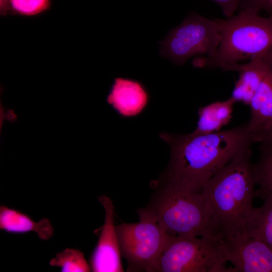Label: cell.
<instances>
[{
  "instance_id": "8fae6325",
  "label": "cell",
  "mask_w": 272,
  "mask_h": 272,
  "mask_svg": "<svg viewBox=\"0 0 272 272\" xmlns=\"http://www.w3.org/2000/svg\"><path fill=\"white\" fill-rule=\"evenodd\" d=\"M269 66L267 57L258 58L246 63L228 64L220 69L224 71H236L239 78L235 83L231 97L236 102L249 105Z\"/></svg>"
},
{
  "instance_id": "7c38bea8",
  "label": "cell",
  "mask_w": 272,
  "mask_h": 272,
  "mask_svg": "<svg viewBox=\"0 0 272 272\" xmlns=\"http://www.w3.org/2000/svg\"><path fill=\"white\" fill-rule=\"evenodd\" d=\"M148 93L139 82L118 77L114 80L107 101L121 115L133 116L140 113L147 105Z\"/></svg>"
},
{
  "instance_id": "4fadbf2b",
  "label": "cell",
  "mask_w": 272,
  "mask_h": 272,
  "mask_svg": "<svg viewBox=\"0 0 272 272\" xmlns=\"http://www.w3.org/2000/svg\"><path fill=\"white\" fill-rule=\"evenodd\" d=\"M0 229L12 233L35 232L44 240L53 234V228L48 219L43 218L35 222L27 215L3 206L0 207Z\"/></svg>"
},
{
  "instance_id": "8992f818",
  "label": "cell",
  "mask_w": 272,
  "mask_h": 272,
  "mask_svg": "<svg viewBox=\"0 0 272 272\" xmlns=\"http://www.w3.org/2000/svg\"><path fill=\"white\" fill-rule=\"evenodd\" d=\"M138 213V222L116 226L121 255L127 262L128 271L154 272L171 236L143 208Z\"/></svg>"
},
{
  "instance_id": "2e32d148",
  "label": "cell",
  "mask_w": 272,
  "mask_h": 272,
  "mask_svg": "<svg viewBox=\"0 0 272 272\" xmlns=\"http://www.w3.org/2000/svg\"><path fill=\"white\" fill-rule=\"evenodd\" d=\"M253 171L256 184L258 185L255 197L272 199V149L261 145L259 158L253 164Z\"/></svg>"
},
{
  "instance_id": "ba28073f",
  "label": "cell",
  "mask_w": 272,
  "mask_h": 272,
  "mask_svg": "<svg viewBox=\"0 0 272 272\" xmlns=\"http://www.w3.org/2000/svg\"><path fill=\"white\" fill-rule=\"evenodd\" d=\"M227 261L232 272H272V248L245 231L222 239Z\"/></svg>"
},
{
  "instance_id": "ffe728a7",
  "label": "cell",
  "mask_w": 272,
  "mask_h": 272,
  "mask_svg": "<svg viewBox=\"0 0 272 272\" xmlns=\"http://www.w3.org/2000/svg\"><path fill=\"white\" fill-rule=\"evenodd\" d=\"M249 4L259 12L263 10L272 17V0H249Z\"/></svg>"
},
{
  "instance_id": "44dd1931",
  "label": "cell",
  "mask_w": 272,
  "mask_h": 272,
  "mask_svg": "<svg viewBox=\"0 0 272 272\" xmlns=\"http://www.w3.org/2000/svg\"><path fill=\"white\" fill-rule=\"evenodd\" d=\"M0 10L2 15L9 13L8 0H0Z\"/></svg>"
},
{
  "instance_id": "603a6c76",
  "label": "cell",
  "mask_w": 272,
  "mask_h": 272,
  "mask_svg": "<svg viewBox=\"0 0 272 272\" xmlns=\"http://www.w3.org/2000/svg\"><path fill=\"white\" fill-rule=\"evenodd\" d=\"M266 57L269 62L272 64V51Z\"/></svg>"
},
{
  "instance_id": "d6986e66",
  "label": "cell",
  "mask_w": 272,
  "mask_h": 272,
  "mask_svg": "<svg viewBox=\"0 0 272 272\" xmlns=\"http://www.w3.org/2000/svg\"><path fill=\"white\" fill-rule=\"evenodd\" d=\"M217 4L227 18L234 14L235 12L240 7L244 0H211Z\"/></svg>"
},
{
  "instance_id": "52a82bcc",
  "label": "cell",
  "mask_w": 272,
  "mask_h": 272,
  "mask_svg": "<svg viewBox=\"0 0 272 272\" xmlns=\"http://www.w3.org/2000/svg\"><path fill=\"white\" fill-rule=\"evenodd\" d=\"M221 39L217 18L209 19L191 13L159 42L160 53L177 65L196 56L214 55Z\"/></svg>"
},
{
  "instance_id": "ac0fdd59",
  "label": "cell",
  "mask_w": 272,
  "mask_h": 272,
  "mask_svg": "<svg viewBox=\"0 0 272 272\" xmlns=\"http://www.w3.org/2000/svg\"><path fill=\"white\" fill-rule=\"evenodd\" d=\"M9 14L33 16L48 9L50 0H8Z\"/></svg>"
},
{
  "instance_id": "3957f363",
  "label": "cell",
  "mask_w": 272,
  "mask_h": 272,
  "mask_svg": "<svg viewBox=\"0 0 272 272\" xmlns=\"http://www.w3.org/2000/svg\"><path fill=\"white\" fill-rule=\"evenodd\" d=\"M226 19H218L221 39L215 54L198 57L193 65L198 67L222 66L267 56L272 51V17H263L249 7Z\"/></svg>"
},
{
  "instance_id": "5bb4252c",
  "label": "cell",
  "mask_w": 272,
  "mask_h": 272,
  "mask_svg": "<svg viewBox=\"0 0 272 272\" xmlns=\"http://www.w3.org/2000/svg\"><path fill=\"white\" fill-rule=\"evenodd\" d=\"M236 103L231 97L199 108V119L194 132L207 134L219 131L232 118L233 105Z\"/></svg>"
},
{
  "instance_id": "7402d4cb",
  "label": "cell",
  "mask_w": 272,
  "mask_h": 272,
  "mask_svg": "<svg viewBox=\"0 0 272 272\" xmlns=\"http://www.w3.org/2000/svg\"><path fill=\"white\" fill-rule=\"evenodd\" d=\"M261 143V145L272 149V131L266 136Z\"/></svg>"
},
{
  "instance_id": "e0dca14e",
  "label": "cell",
  "mask_w": 272,
  "mask_h": 272,
  "mask_svg": "<svg viewBox=\"0 0 272 272\" xmlns=\"http://www.w3.org/2000/svg\"><path fill=\"white\" fill-rule=\"evenodd\" d=\"M49 264L51 266L60 267L61 271H91L90 264L86 260L84 253L75 249L66 248L58 253L50 260Z\"/></svg>"
},
{
  "instance_id": "9a60e30c",
  "label": "cell",
  "mask_w": 272,
  "mask_h": 272,
  "mask_svg": "<svg viewBox=\"0 0 272 272\" xmlns=\"http://www.w3.org/2000/svg\"><path fill=\"white\" fill-rule=\"evenodd\" d=\"M245 231L272 248V199L264 200L262 206L254 208L246 222Z\"/></svg>"
},
{
  "instance_id": "277c9868",
  "label": "cell",
  "mask_w": 272,
  "mask_h": 272,
  "mask_svg": "<svg viewBox=\"0 0 272 272\" xmlns=\"http://www.w3.org/2000/svg\"><path fill=\"white\" fill-rule=\"evenodd\" d=\"M143 209L170 236L222 239L201 192L164 181Z\"/></svg>"
},
{
  "instance_id": "6da1fadb",
  "label": "cell",
  "mask_w": 272,
  "mask_h": 272,
  "mask_svg": "<svg viewBox=\"0 0 272 272\" xmlns=\"http://www.w3.org/2000/svg\"><path fill=\"white\" fill-rule=\"evenodd\" d=\"M160 137L170 146L164 181L196 192L232 159L255 143L247 123L224 131Z\"/></svg>"
},
{
  "instance_id": "7a4b0ae2",
  "label": "cell",
  "mask_w": 272,
  "mask_h": 272,
  "mask_svg": "<svg viewBox=\"0 0 272 272\" xmlns=\"http://www.w3.org/2000/svg\"><path fill=\"white\" fill-rule=\"evenodd\" d=\"M250 148L238 154L203 186L201 193L214 223L224 238L239 234L254 208L256 185Z\"/></svg>"
},
{
  "instance_id": "9c48e42d",
  "label": "cell",
  "mask_w": 272,
  "mask_h": 272,
  "mask_svg": "<svg viewBox=\"0 0 272 272\" xmlns=\"http://www.w3.org/2000/svg\"><path fill=\"white\" fill-rule=\"evenodd\" d=\"M99 201L104 209L105 220L98 243L90 259L91 271H123L116 226L114 225L113 202L109 197L105 195L99 197Z\"/></svg>"
},
{
  "instance_id": "30bf717a",
  "label": "cell",
  "mask_w": 272,
  "mask_h": 272,
  "mask_svg": "<svg viewBox=\"0 0 272 272\" xmlns=\"http://www.w3.org/2000/svg\"><path fill=\"white\" fill-rule=\"evenodd\" d=\"M268 61L267 72L249 104L247 124L255 143H261L272 131V64Z\"/></svg>"
},
{
  "instance_id": "5b68a950",
  "label": "cell",
  "mask_w": 272,
  "mask_h": 272,
  "mask_svg": "<svg viewBox=\"0 0 272 272\" xmlns=\"http://www.w3.org/2000/svg\"><path fill=\"white\" fill-rule=\"evenodd\" d=\"M227 262L221 238L171 236L154 272H232Z\"/></svg>"
}]
</instances>
